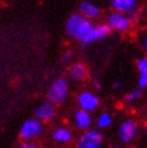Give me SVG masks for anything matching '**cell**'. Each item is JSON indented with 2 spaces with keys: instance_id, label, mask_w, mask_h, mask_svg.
Wrapping results in <instances>:
<instances>
[{
  "instance_id": "cell-8",
  "label": "cell",
  "mask_w": 147,
  "mask_h": 148,
  "mask_svg": "<svg viewBox=\"0 0 147 148\" xmlns=\"http://www.w3.org/2000/svg\"><path fill=\"white\" fill-rule=\"evenodd\" d=\"M110 4L115 11L127 13L131 19L139 13V0H110Z\"/></svg>"
},
{
  "instance_id": "cell-11",
  "label": "cell",
  "mask_w": 147,
  "mask_h": 148,
  "mask_svg": "<svg viewBox=\"0 0 147 148\" xmlns=\"http://www.w3.org/2000/svg\"><path fill=\"white\" fill-rule=\"evenodd\" d=\"M74 123H75V127L80 130H87L88 128L92 127V123H93V119H92V116H91V112H88L86 110H82V108H78L75 114H74Z\"/></svg>"
},
{
  "instance_id": "cell-19",
  "label": "cell",
  "mask_w": 147,
  "mask_h": 148,
  "mask_svg": "<svg viewBox=\"0 0 147 148\" xmlns=\"http://www.w3.org/2000/svg\"><path fill=\"white\" fill-rule=\"evenodd\" d=\"M21 148H36L38 145L33 142V140H23V142L19 145Z\"/></svg>"
},
{
  "instance_id": "cell-9",
  "label": "cell",
  "mask_w": 147,
  "mask_h": 148,
  "mask_svg": "<svg viewBox=\"0 0 147 148\" xmlns=\"http://www.w3.org/2000/svg\"><path fill=\"white\" fill-rule=\"evenodd\" d=\"M56 106L57 105H54V103L51 102L49 100L43 101L35 107L34 114L36 118H39L41 122H49L56 117V113H57Z\"/></svg>"
},
{
  "instance_id": "cell-16",
  "label": "cell",
  "mask_w": 147,
  "mask_h": 148,
  "mask_svg": "<svg viewBox=\"0 0 147 148\" xmlns=\"http://www.w3.org/2000/svg\"><path fill=\"white\" fill-rule=\"evenodd\" d=\"M102 143L99 142H95L93 140L87 138L84 135H82L76 142V147L77 148H100Z\"/></svg>"
},
{
  "instance_id": "cell-24",
  "label": "cell",
  "mask_w": 147,
  "mask_h": 148,
  "mask_svg": "<svg viewBox=\"0 0 147 148\" xmlns=\"http://www.w3.org/2000/svg\"><path fill=\"white\" fill-rule=\"evenodd\" d=\"M145 60H146V64H147V54H146V57H145Z\"/></svg>"
},
{
  "instance_id": "cell-13",
  "label": "cell",
  "mask_w": 147,
  "mask_h": 148,
  "mask_svg": "<svg viewBox=\"0 0 147 148\" xmlns=\"http://www.w3.org/2000/svg\"><path fill=\"white\" fill-rule=\"evenodd\" d=\"M52 140L56 143H62V145H67L70 143L72 141V132L70 129L64 128V127H59L56 128L52 131V135H51Z\"/></svg>"
},
{
  "instance_id": "cell-14",
  "label": "cell",
  "mask_w": 147,
  "mask_h": 148,
  "mask_svg": "<svg viewBox=\"0 0 147 148\" xmlns=\"http://www.w3.org/2000/svg\"><path fill=\"white\" fill-rule=\"evenodd\" d=\"M137 70H139V78H137V86L139 88H147V64L145 58L139 59L137 63Z\"/></svg>"
},
{
  "instance_id": "cell-10",
  "label": "cell",
  "mask_w": 147,
  "mask_h": 148,
  "mask_svg": "<svg viewBox=\"0 0 147 148\" xmlns=\"http://www.w3.org/2000/svg\"><path fill=\"white\" fill-rule=\"evenodd\" d=\"M78 13H81L83 17L89 18V19H97L100 16V7L95 5L94 3L89 0H83L78 5Z\"/></svg>"
},
{
  "instance_id": "cell-18",
  "label": "cell",
  "mask_w": 147,
  "mask_h": 148,
  "mask_svg": "<svg viewBox=\"0 0 147 148\" xmlns=\"http://www.w3.org/2000/svg\"><path fill=\"white\" fill-rule=\"evenodd\" d=\"M144 95L142 88H136V89L130 90L127 95H126V101L127 102H135L136 100H140Z\"/></svg>"
},
{
  "instance_id": "cell-23",
  "label": "cell",
  "mask_w": 147,
  "mask_h": 148,
  "mask_svg": "<svg viewBox=\"0 0 147 148\" xmlns=\"http://www.w3.org/2000/svg\"><path fill=\"white\" fill-rule=\"evenodd\" d=\"M94 86H95V88H98V89H100V83H99V81H97V79H94Z\"/></svg>"
},
{
  "instance_id": "cell-25",
  "label": "cell",
  "mask_w": 147,
  "mask_h": 148,
  "mask_svg": "<svg viewBox=\"0 0 147 148\" xmlns=\"http://www.w3.org/2000/svg\"><path fill=\"white\" fill-rule=\"evenodd\" d=\"M145 130H146V134H147V124H146V128H145Z\"/></svg>"
},
{
  "instance_id": "cell-2",
  "label": "cell",
  "mask_w": 147,
  "mask_h": 148,
  "mask_svg": "<svg viewBox=\"0 0 147 148\" xmlns=\"http://www.w3.org/2000/svg\"><path fill=\"white\" fill-rule=\"evenodd\" d=\"M69 82L67 78L59 77L53 81L47 90V100L53 102L54 105H60L69 97Z\"/></svg>"
},
{
  "instance_id": "cell-1",
  "label": "cell",
  "mask_w": 147,
  "mask_h": 148,
  "mask_svg": "<svg viewBox=\"0 0 147 148\" xmlns=\"http://www.w3.org/2000/svg\"><path fill=\"white\" fill-rule=\"evenodd\" d=\"M93 25L94 24H93L92 19L83 17L81 13H72L67 19L65 32H67V34L70 38L81 42L86 38V35L89 33Z\"/></svg>"
},
{
  "instance_id": "cell-20",
  "label": "cell",
  "mask_w": 147,
  "mask_h": 148,
  "mask_svg": "<svg viewBox=\"0 0 147 148\" xmlns=\"http://www.w3.org/2000/svg\"><path fill=\"white\" fill-rule=\"evenodd\" d=\"M123 88V83L121 82V81H115V82L112 83V89L113 90H121Z\"/></svg>"
},
{
  "instance_id": "cell-7",
  "label": "cell",
  "mask_w": 147,
  "mask_h": 148,
  "mask_svg": "<svg viewBox=\"0 0 147 148\" xmlns=\"http://www.w3.org/2000/svg\"><path fill=\"white\" fill-rule=\"evenodd\" d=\"M77 105H78V108L86 110L92 113L99 107L100 100L93 92L83 90V92H81L77 97Z\"/></svg>"
},
{
  "instance_id": "cell-4",
  "label": "cell",
  "mask_w": 147,
  "mask_h": 148,
  "mask_svg": "<svg viewBox=\"0 0 147 148\" xmlns=\"http://www.w3.org/2000/svg\"><path fill=\"white\" fill-rule=\"evenodd\" d=\"M42 122L39 118H29L27 119L19 129L21 140H35L42 134Z\"/></svg>"
},
{
  "instance_id": "cell-17",
  "label": "cell",
  "mask_w": 147,
  "mask_h": 148,
  "mask_svg": "<svg viewBox=\"0 0 147 148\" xmlns=\"http://www.w3.org/2000/svg\"><path fill=\"white\" fill-rule=\"evenodd\" d=\"M83 135L89 138V140H93L95 142H99V143H102V135L101 132L98 130V129H92V128H88L87 130H84Z\"/></svg>"
},
{
  "instance_id": "cell-26",
  "label": "cell",
  "mask_w": 147,
  "mask_h": 148,
  "mask_svg": "<svg viewBox=\"0 0 147 148\" xmlns=\"http://www.w3.org/2000/svg\"><path fill=\"white\" fill-rule=\"evenodd\" d=\"M146 17H147V7H146Z\"/></svg>"
},
{
  "instance_id": "cell-15",
  "label": "cell",
  "mask_w": 147,
  "mask_h": 148,
  "mask_svg": "<svg viewBox=\"0 0 147 148\" xmlns=\"http://www.w3.org/2000/svg\"><path fill=\"white\" fill-rule=\"evenodd\" d=\"M112 124V117L107 112H102L98 116L97 118V127L98 129H106L109 127H111Z\"/></svg>"
},
{
  "instance_id": "cell-12",
  "label": "cell",
  "mask_w": 147,
  "mask_h": 148,
  "mask_svg": "<svg viewBox=\"0 0 147 148\" xmlns=\"http://www.w3.org/2000/svg\"><path fill=\"white\" fill-rule=\"evenodd\" d=\"M88 69L82 63H76L70 66L69 69V77L74 82H82L87 78Z\"/></svg>"
},
{
  "instance_id": "cell-21",
  "label": "cell",
  "mask_w": 147,
  "mask_h": 148,
  "mask_svg": "<svg viewBox=\"0 0 147 148\" xmlns=\"http://www.w3.org/2000/svg\"><path fill=\"white\" fill-rule=\"evenodd\" d=\"M72 52L71 51H68V52H65L64 56H63V60L64 62H68V60H71V58H72Z\"/></svg>"
},
{
  "instance_id": "cell-22",
  "label": "cell",
  "mask_w": 147,
  "mask_h": 148,
  "mask_svg": "<svg viewBox=\"0 0 147 148\" xmlns=\"http://www.w3.org/2000/svg\"><path fill=\"white\" fill-rule=\"evenodd\" d=\"M141 45H142V48L147 52V32L144 34L142 39H141Z\"/></svg>"
},
{
  "instance_id": "cell-5",
  "label": "cell",
  "mask_w": 147,
  "mask_h": 148,
  "mask_svg": "<svg viewBox=\"0 0 147 148\" xmlns=\"http://www.w3.org/2000/svg\"><path fill=\"white\" fill-rule=\"evenodd\" d=\"M111 32H112V29L110 28V25L107 23L106 24H104V23L95 24V25L92 27L89 33L86 35V38L81 41V43H82L83 46L92 45V43H94V42H98L102 39L107 38Z\"/></svg>"
},
{
  "instance_id": "cell-3",
  "label": "cell",
  "mask_w": 147,
  "mask_h": 148,
  "mask_svg": "<svg viewBox=\"0 0 147 148\" xmlns=\"http://www.w3.org/2000/svg\"><path fill=\"white\" fill-rule=\"evenodd\" d=\"M131 23H133V19H131L127 13L121 12V11L113 10L107 16V24L110 25V28H111L112 30L120 32V33H126V32L130 30Z\"/></svg>"
},
{
  "instance_id": "cell-6",
  "label": "cell",
  "mask_w": 147,
  "mask_h": 148,
  "mask_svg": "<svg viewBox=\"0 0 147 148\" xmlns=\"http://www.w3.org/2000/svg\"><path fill=\"white\" fill-rule=\"evenodd\" d=\"M139 135V124L134 119L124 121L118 128V136L124 143L133 142Z\"/></svg>"
}]
</instances>
